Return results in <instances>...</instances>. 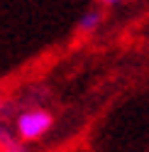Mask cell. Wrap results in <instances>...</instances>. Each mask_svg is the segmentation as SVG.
Returning a JSON list of instances; mask_svg holds the SVG:
<instances>
[{
    "mask_svg": "<svg viewBox=\"0 0 149 152\" xmlns=\"http://www.w3.org/2000/svg\"><path fill=\"white\" fill-rule=\"evenodd\" d=\"M51 125H54V115L49 110L30 108V110H22L20 115H17L15 130H17V137L22 142H37L51 130Z\"/></svg>",
    "mask_w": 149,
    "mask_h": 152,
    "instance_id": "cell-1",
    "label": "cell"
},
{
    "mask_svg": "<svg viewBox=\"0 0 149 152\" xmlns=\"http://www.w3.org/2000/svg\"><path fill=\"white\" fill-rule=\"evenodd\" d=\"M100 22H103V12L100 10H88L78 20V32H95L100 27Z\"/></svg>",
    "mask_w": 149,
    "mask_h": 152,
    "instance_id": "cell-2",
    "label": "cell"
},
{
    "mask_svg": "<svg viewBox=\"0 0 149 152\" xmlns=\"http://www.w3.org/2000/svg\"><path fill=\"white\" fill-rule=\"evenodd\" d=\"M5 152H27V150H25V145H22V140H20V142H17V145H12L10 150H5Z\"/></svg>",
    "mask_w": 149,
    "mask_h": 152,
    "instance_id": "cell-3",
    "label": "cell"
},
{
    "mask_svg": "<svg viewBox=\"0 0 149 152\" xmlns=\"http://www.w3.org/2000/svg\"><path fill=\"white\" fill-rule=\"evenodd\" d=\"M100 3H105V5H117V3H122V0H100Z\"/></svg>",
    "mask_w": 149,
    "mask_h": 152,
    "instance_id": "cell-4",
    "label": "cell"
},
{
    "mask_svg": "<svg viewBox=\"0 0 149 152\" xmlns=\"http://www.w3.org/2000/svg\"><path fill=\"white\" fill-rule=\"evenodd\" d=\"M0 106H3V93H0Z\"/></svg>",
    "mask_w": 149,
    "mask_h": 152,
    "instance_id": "cell-5",
    "label": "cell"
}]
</instances>
